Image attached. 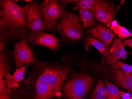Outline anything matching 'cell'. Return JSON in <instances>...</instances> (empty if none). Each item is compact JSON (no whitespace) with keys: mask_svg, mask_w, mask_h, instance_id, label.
<instances>
[{"mask_svg":"<svg viewBox=\"0 0 132 99\" xmlns=\"http://www.w3.org/2000/svg\"><path fill=\"white\" fill-rule=\"evenodd\" d=\"M23 7L15 1H0V40L10 43L25 39L30 32Z\"/></svg>","mask_w":132,"mask_h":99,"instance_id":"2","label":"cell"},{"mask_svg":"<svg viewBox=\"0 0 132 99\" xmlns=\"http://www.w3.org/2000/svg\"><path fill=\"white\" fill-rule=\"evenodd\" d=\"M131 94V96H132V94Z\"/></svg>","mask_w":132,"mask_h":99,"instance_id":"30","label":"cell"},{"mask_svg":"<svg viewBox=\"0 0 132 99\" xmlns=\"http://www.w3.org/2000/svg\"><path fill=\"white\" fill-rule=\"evenodd\" d=\"M95 78L87 72H73L65 80L61 90L64 99H85L93 87Z\"/></svg>","mask_w":132,"mask_h":99,"instance_id":"3","label":"cell"},{"mask_svg":"<svg viewBox=\"0 0 132 99\" xmlns=\"http://www.w3.org/2000/svg\"><path fill=\"white\" fill-rule=\"evenodd\" d=\"M23 7L27 25L30 31L36 32L43 31L40 1L36 0L27 3Z\"/></svg>","mask_w":132,"mask_h":99,"instance_id":"9","label":"cell"},{"mask_svg":"<svg viewBox=\"0 0 132 99\" xmlns=\"http://www.w3.org/2000/svg\"><path fill=\"white\" fill-rule=\"evenodd\" d=\"M87 99H108L106 85L104 80L98 79Z\"/></svg>","mask_w":132,"mask_h":99,"instance_id":"17","label":"cell"},{"mask_svg":"<svg viewBox=\"0 0 132 99\" xmlns=\"http://www.w3.org/2000/svg\"><path fill=\"white\" fill-rule=\"evenodd\" d=\"M123 43L124 46L129 47L132 49V39L123 40Z\"/></svg>","mask_w":132,"mask_h":99,"instance_id":"23","label":"cell"},{"mask_svg":"<svg viewBox=\"0 0 132 99\" xmlns=\"http://www.w3.org/2000/svg\"><path fill=\"white\" fill-rule=\"evenodd\" d=\"M27 67H23L15 70L13 75L9 72L6 76L9 90L12 88L18 87L19 83L25 79L24 75Z\"/></svg>","mask_w":132,"mask_h":99,"instance_id":"15","label":"cell"},{"mask_svg":"<svg viewBox=\"0 0 132 99\" xmlns=\"http://www.w3.org/2000/svg\"><path fill=\"white\" fill-rule=\"evenodd\" d=\"M83 44L85 48V52L86 53L90 51L89 46L90 45L94 47L101 53L102 60L101 64L105 65L108 61L109 58V52L105 45L101 42L92 37L90 34H88L83 41Z\"/></svg>","mask_w":132,"mask_h":99,"instance_id":"14","label":"cell"},{"mask_svg":"<svg viewBox=\"0 0 132 99\" xmlns=\"http://www.w3.org/2000/svg\"><path fill=\"white\" fill-rule=\"evenodd\" d=\"M129 99H132V96H131V97H130L129 98Z\"/></svg>","mask_w":132,"mask_h":99,"instance_id":"28","label":"cell"},{"mask_svg":"<svg viewBox=\"0 0 132 99\" xmlns=\"http://www.w3.org/2000/svg\"><path fill=\"white\" fill-rule=\"evenodd\" d=\"M82 21L78 15L69 12L58 23L57 32L60 37L67 44H72L83 39L84 35Z\"/></svg>","mask_w":132,"mask_h":99,"instance_id":"4","label":"cell"},{"mask_svg":"<svg viewBox=\"0 0 132 99\" xmlns=\"http://www.w3.org/2000/svg\"><path fill=\"white\" fill-rule=\"evenodd\" d=\"M13 43L15 70L21 67H29L38 61L33 51L32 46L26 39H22Z\"/></svg>","mask_w":132,"mask_h":99,"instance_id":"7","label":"cell"},{"mask_svg":"<svg viewBox=\"0 0 132 99\" xmlns=\"http://www.w3.org/2000/svg\"><path fill=\"white\" fill-rule=\"evenodd\" d=\"M59 3L61 5L66 6L68 4L73 5L74 10L85 9L92 12L95 0H60Z\"/></svg>","mask_w":132,"mask_h":99,"instance_id":"16","label":"cell"},{"mask_svg":"<svg viewBox=\"0 0 132 99\" xmlns=\"http://www.w3.org/2000/svg\"><path fill=\"white\" fill-rule=\"evenodd\" d=\"M23 1L27 3H29L32 2L33 1H32V0H24Z\"/></svg>","mask_w":132,"mask_h":99,"instance_id":"26","label":"cell"},{"mask_svg":"<svg viewBox=\"0 0 132 99\" xmlns=\"http://www.w3.org/2000/svg\"><path fill=\"white\" fill-rule=\"evenodd\" d=\"M72 67L68 63L38 60L32 65L18 87L11 89L12 99H53L61 90Z\"/></svg>","mask_w":132,"mask_h":99,"instance_id":"1","label":"cell"},{"mask_svg":"<svg viewBox=\"0 0 132 99\" xmlns=\"http://www.w3.org/2000/svg\"><path fill=\"white\" fill-rule=\"evenodd\" d=\"M40 2L44 31L55 33L58 23L67 13L66 6L60 4L57 0H42Z\"/></svg>","mask_w":132,"mask_h":99,"instance_id":"6","label":"cell"},{"mask_svg":"<svg viewBox=\"0 0 132 99\" xmlns=\"http://www.w3.org/2000/svg\"><path fill=\"white\" fill-rule=\"evenodd\" d=\"M130 74H131V75H132V71H131V73H130Z\"/></svg>","mask_w":132,"mask_h":99,"instance_id":"29","label":"cell"},{"mask_svg":"<svg viewBox=\"0 0 132 99\" xmlns=\"http://www.w3.org/2000/svg\"><path fill=\"white\" fill-rule=\"evenodd\" d=\"M106 85L108 99H123L126 92L119 90L118 86L109 80H103Z\"/></svg>","mask_w":132,"mask_h":99,"instance_id":"18","label":"cell"},{"mask_svg":"<svg viewBox=\"0 0 132 99\" xmlns=\"http://www.w3.org/2000/svg\"><path fill=\"white\" fill-rule=\"evenodd\" d=\"M15 70L13 53L5 48L0 52V79H5L9 72Z\"/></svg>","mask_w":132,"mask_h":99,"instance_id":"12","label":"cell"},{"mask_svg":"<svg viewBox=\"0 0 132 99\" xmlns=\"http://www.w3.org/2000/svg\"><path fill=\"white\" fill-rule=\"evenodd\" d=\"M81 21L83 22V26L85 29L95 26V21L92 12L88 10L80 9L78 10Z\"/></svg>","mask_w":132,"mask_h":99,"instance_id":"19","label":"cell"},{"mask_svg":"<svg viewBox=\"0 0 132 99\" xmlns=\"http://www.w3.org/2000/svg\"><path fill=\"white\" fill-rule=\"evenodd\" d=\"M86 33L90 34L92 37L103 43L108 50L111 42L115 36L112 31L101 24L88 29Z\"/></svg>","mask_w":132,"mask_h":99,"instance_id":"11","label":"cell"},{"mask_svg":"<svg viewBox=\"0 0 132 99\" xmlns=\"http://www.w3.org/2000/svg\"><path fill=\"white\" fill-rule=\"evenodd\" d=\"M123 40L116 39L113 41L109 50V58L105 64H116L121 59L125 60L128 53L125 49L123 43Z\"/></svg>","mask_w":132,"mask_h":99,"instance_id":"13","label":"cell"},{"mask_svg":"<svg viewBox=\"0 0 132 99\" xmlns=\"http://www.w3.org/2000/svg\"><path fill=\"white\" fill-rule=\"evenodd\" d=\"M26 39L32 47L40 46L47 48L54 55L60 51V41L52 33L44 31L36 32H30Z\"/></svg>","mask_w":132,"mask_h":99,"instance_id":"8","label":"cell"},{"mask_svg":"<svg viewBox=\"0 0 132 99\" xmlns=\"http://www.w3.org/2000/svg\"><path fill=\"white\" fill-rule=\"evenodd\" d=\"M110 29L117 35L119 39L123 40L132 36V33L127 29L120 25H116L114 26L112 24Z\"/></svg>","mask_w":132,"mask_h":99,"instance_id":"20","label":"cell"},{"mask_svg":"<svg viewBox=\"0 0 132 99\" xmlns=\"http://www.w3.org/2000/svg\"><path fill=\"white\" fill-rule=\"evenodd\" d=\"M53 99H64V98L63 97V96H61L60 97H56V98H54Z\"/></svg>","mask_w":132,"mask_h":99,"instance_id":"27","label":"cell"},{"mask_svg":"<svg viewBox=\"0 0 132 99\" xmlns=\"http://www.w3.org/2000/svg\"><path fill=\"white\" fill-rule=\"evenodd\" d=\"M9 43L4 40H0V52L4 50L5 48V47Z\"/></svg>","mask_w":132,"mask_h":99,"instance_id":"24","label":"cell"},{"mask_svg":"<svg viewBox=\"0 0 132 99\" xmlns=\"http://www.w3.org/2000/svg\"><path fill=\"white\" fill-rule=\"evenodd\" d=\"M93 75L100 79L111 80L132 94V75H126L121 69L114 68L110 65H103L95 62L92 67Z\"/></svg>","mask_w":132,"mask_h":99,"instance_id":"5","label":"cell"},{"mask_svg":"<svg viewBox=\"0 0 132 99\" xmlns=\"http://www.w3.org/2000/svg\"><path fill=\"white\" fill-rule=\"evenodd\" d=\"M115 5L111 2L102 0H95L93 9L95 19L110 29L113 18Z\"/></svg>","mask_w":132,"mask_h":99,"instance_id":"10","label":"cell"},{"mask_svg":"<svg viewBox=\"0 0 132 99\" xmlns=\"http://www.w3.org/2000/svg\"><path fill=\"white\" fill-rule=\"evenodd\" d=\"M12 92L8 88L7 80L5 79H0V95L6 96L11 97Z\"/></svg>","mask_w":132,"mask_h":99,"instance_id":"22","label":"cell"},{"mask_svg":"<svg viewBox=\"0 0 132 99\" xmlns=\"http://www.w3.org/2000/svg\"><path fill=\"white\" fill-rule=\"evenodd\" d=\"M110 65L114 68L121 69L127 75H130L132 70V65L125 64L120 61H118L116 64H112Z\"/></svg>","mask_w":132,"mask_h":99,"instance_id":"21","label":"cell"},{"mask_svg":"<svg viewBox=\"0 0 132 99\" xmlns=\"http://www.w3.org/2000/svg\"><path fill=\"white\" fill-rule=\"evenodd\" d=\"M0 99H12V98L8 96L0 95Z\"/></svg>","mask_w":132,"mask_h":99,"instance_id":"25","label":"cell"}]
</instances>
